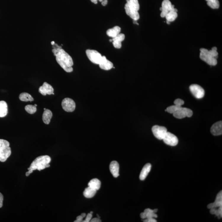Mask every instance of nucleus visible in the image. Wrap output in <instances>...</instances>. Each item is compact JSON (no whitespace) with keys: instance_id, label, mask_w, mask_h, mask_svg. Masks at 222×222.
<instances>
[{"instance_id":"12","label":"nucleus","mask_w":222,"mask_h":222,"mask_svg":"<svg viewBox=\"0 0 222 222\" xmlns=\"http://www.w3.org/2000/svg\"><path fill=\"white\" fill-rule=\"evenodd\" d=\"M38 91L43 96L54 94L53 88L47 82H44L43 86L39 87Z\"/></svg>"},{"instance_id":"25","label":"nucleus","mask_w":222,"mask_h":222,"mask_svg":"<svg viewBox=\"0 0 222 222\" xmlns=\"http://www.w3.org/2000/svg\"><path fill=\"white\" fill-rule=\"evenodd\" d=\"M96 192H97L96 190L88 186L83 191V194L86 198H91L95 196Z\"/></svg>"},{"instance_id":"30","label":"nucleus","mask_w":222,"mask_h":222,"mask_svg":"<svg viewBox=\"0 0 222 222\" xmlns=\"http://www.w3.org/2000/svg\"><path fill=\"white\" fill-rule=\"evenodd\" d=\"M181 107V106H180L178 105L177 104H174V105L168 107L167 108L166 110L168 112L170 113V114H173V113L179 110Z\"/></svg>"},{"instance_id":"23","label":"nucleus","mask_w":222,"mask_h":222,"mask_svg":"<svg viewBox=\"0 0 222 222\" xmlns=\"http://www.w3.org/2000/svg\"><path fill=\"white\" fill-rule=\"evenodd\" d=\"M8 113L7 103L4 101H0V117H5Z\"/></svg>"},{"instance_id":"26","label":"nucleus","mask_w":222,"mask_h":222,"mask_svg":"<svg viewBox=\"0 0 222 222\" xmlns=\"http://www.w3.org/2000/svg\"><path fill=\"white\" fill-rule=\"evenodd\" d=\"M127 5L132 9L138 11L139 9V5L138 0H126Z\"/></svg>"},{"instance_id":"20","label":"nucleus","mask_w":222,"mask_h":222,"mask_svg":"<svg viewBox=\"0 0 222 222\" xmlns=\"http://www.w3.org/2000/svg\"><path fill=\"white\" fill-rule=\"evenodd\" d=\"M152 165L150 163H147L143 168L139 175V179L143 181L145 179L148 174L151 171Z\"/></svg>"},{"instance_id":"1","label":"nucleus","mask_w":222,"mask_h":222,"mask_svg":"<svg viewBox=\"0 0 222 222\" xmlns=\"http://www.w3.org/2000/svg\"><path fill=\"white\" fill-rule=\"evenodd\" d=\"M52 52L56 57L58 64L65 72L67 73L73 72V61L68 53L62 48H54L52 49Z\"/></svg>"},{"instance_id":"2","label":"nucleus","mask_w":222,"mask_h":222,"mask_svg":"<svg viewBox=\"0 0 222 222\" xmlns=\"http://www.w3.org/2000/svg\"><path fill=\"white\" fill-rule=\"evenodd\" d=\"M51 161V158L47 155L39 156L31 164L30 167L28 169V171L26 173V176H29L32 173L33 170H38L41 171L46 168L50 167L49 163Z\"/></svg>"},{"instance_id":"10","label":"nucleus","mask_w":222,"mask_h":222,"mask_svg":"<svg viewBox=\"0 0 222 222\" xmlns=\"http://www.w3.org/2000/svg\"><path fill=\"white\" fill-rule=\"evenodd\" d=\"M62 108L65 112H73L75 109L76 104L73 99L70 98H65L63 99L61 103Z\"/></svg>"},{"instance_id":"32","label":"nucleus","mask_w":222,"mask_h":222,"mask_svg":"<svg viewBox=\"0 0 222 222\" xmlns=\"http://www.w3.org/2000/svg\"><path fill=\"white\" fill-rule=\"evenodd\" d=\"M174 104H177V105H179L180 106H181L184 104V101L182 99L178 98V99H176V100H174Z\"/></svg>"},{"instance_id":"45","label":"nucleus","mask_w":222,"mask_h":222,"mask_svg":"<svg viewBox=\"0 0 222 222\" xmlns=\"http://www.w3.org/2000/svg\"><path fill=\"white\" fill-rule=\"evenodd\" d=\"M97 216L98 217V218H100V217L99 216L98 214H97Z\"/></svg>"},{"instance_id":"3","label":"nucleus","mask_w":222,"mask_h":222,"mask_svg":"<svg viewBox=\"0 0 222 222\" xmlns=\"http://www.w3.org/2000/svg\"><path fill=\"white\" fill-rule=\"evenodd\" d=\"M200 57L202 60L211 66H215L217 64V59L218 57L217 48L213 47L211 50H208L205 48L200 49Z\"/></svg>"},{"instance_id":"16","label":"nucleus","mask_w":222,"mask_h":222,"mask_svg":"<svg viewBox=\"0 0 222 222\" xmlns=\"http://www.w3.org/2000/svg\"><path fill=\"white\" fill-rule=\"evenodd\" d=\"M125 38V35L123 33L118 34V35L113 38L112 41H113V44L114 47L117 49H120L122 46L121 42L124 41Z\"/></svg>"},{"instance_id":"34","label":"nucleus","mask_w":222,"mask_h":222,"mask_svg":"<svg viewBox=\"0 0 222 222\" xmlns=\"http://www.w3.org/2000/svg\"><path fill=\"white\" fill-rule=\"evenodd\" d=\"M144 222H156L157 221L154 218H147L145 219Z\"/></svg>"},{"instance_id":"48","label":"nucleus","mask_w":222,"mask_h":222,"mask_svg":"<svg viewBox=\"0 0 222 222\" xmlns=\"http://www.w3.org/2000/svg\"><path fill=\"white\" fill-rule=\"evenodd\" d=\"M35 106L36 107H37V105L36 104H35Z\"/></svg>"},{"instance_id":"37","label":"nucleus","mask_w":222,"mask_h":222,"mask_svg":"<svg viewBox=\"0 0 222 222\" xmlns=\"http://www.w3.org/2000/svg\"><path fill=\"white\" fill-rule=\"evenodd\" d=\"M91 222H101V220L99 218H94L91 219L90 221Z\"/></svg>"},{"instance_id":"6","label":"nucleus","mask_w":222,"mask_h":222,"mask_svg":"<svg viewBox=\"0 0 222 222\" xmlns=\"http://www.w3.org/2000/svg\"><path fill=\"white\" fill-rule=\"evenodd\" d=\"M160 10L161 11L160 16L163 18L165 17L169 12L173 11L177 12L178 11L177 9L174 8V6L172 5L169 0H164L163 1Z\"/></svg>"},{"instance_id":"31","label":"nucleus","mask_w":222,"mask_h":222,"mask_svg":"<svg viewBox=\"0 0 222 222\" xmlns=\"http://www.w3.org/2000/svg\"><path fill=\"white\" fill-rule=\"evenodd\" d=\"M25 110L30 114H33L37 111L36 107L33 105H27L25 107Z\"/></svg>"},{"instance_id":"14","label":"nucleus","mask_w":222,"mask_h":222,"mask_svg":"<svg viewBox=\"0 0 222 222\" xmlns=\"http://www.w3.org/2000/svg\"><path fill=\"white\" fill-rule=\"evenodd\" d=\"M211 132L214 136H218L222 134V122L219 121L215 123L211 126Z\"/></svg>"},{"instance_id":"19","label":"nucleus","mask_w":222,"mask_h":222,"mask_svg":"<svg viewBox=\"0 0 222 222\" xmlns=\"http://www.w3.org/2000/svg\"><path fill=\"white\" fill-rule=\"evenodd\" d=\"M99 65L100 68L105 70H110L113 67L112 63L107 60L105 56H103L102 61Z\"/></svg>"},{"instance_id":"44","label":"nucleus","mask_w":222,"mask_h":222,"mask_svg":"<svg viewBox=\"0 0 222 222\" xmlns=\"http://www.w3.org/2000/svg\"><path fill=\"white\" fill-rule=\"evenodd\" d=\"M207 1H213V0H206Z\"/></svg>"},{"instance_id":"40","label":"nucleus","mask_w":222,"mask_h":222,"mask_svg":"<svg viewBox=\"0 0 222 222\" xmlns=\"http://www.w3.org/2000/svg\"><path fill=\"white\" fill-rule=\"evenodd\" d=\"M81 216H82L83 218L85 217L86 216V213H81Z\"/></svg>"},{"instance_id":"49","label":"nucleus","mask_w":222,"mask_h":222,"mask_svg":"<svg viewBox=\"0 0 222 222\" xmlns=\"http://www.w3.org/2000/svg\"><path fill=\"white\" fill-rule=\"evenodd\" d=\"M46 109H45V108H44V110H46Z\"/></svg>"},{"instance_id":"8","label":"nucleus","mask_w":222,"mask_h":222,"mask_svg":"<svg viewBox=\"0 0 222 222\" xmlns=\"http://www.w3.org/2000/svg\"><path fill=\"white\" fill-rule=\"evenodd\" d=\"M189 89L192 94L197 99H201L205 96V90L198 84H192L190 86Z\"/></svg>"},{"instance_id":"39","label":"nucleus","mask_w":222,"mask_h":222,"mask_svg":"<svg viewBox=\"0 0 222 222\" xmlns=\"http://www.w3.org/2000/svg\"><path fill=\"white\" fill-rule=\"evenodd\" d=\"M98 0H91V1L93 2L94 4H97L98 3Z\"/></svg>"},{"instance_id":"24","label":"nucleus","mask_w":222,"mask_h":222,"mask_svg":"<svg viewBox=\"0 0 222 222\" xmlns=\"http://www.w3.org/2000/svg\"><path fill=\"white\" fill-rule=\"evenodd\" d=\"M88 186L97 191L101 186V182L97 178H94L89 183Z\"/></svg>"},{"instance_id":"33","label":"nucleus","mask_w":222,"mask_h":222,"mask_svg":"<svg viewBox=\"0 0 222 222\" xmlns=\"http://www.w3.org/2000/svg\"><path fill=\"white\" fill-rule=\"evenodd\" d=\"M92 217V214H91L90 213H89L86 215V218L85 220L82 221L83 222H89L90 221Z\"/></svg>"},{"instance_id":"5","label":"nucleus","mask_w":222,"mask_h":222,"mask_svg":"<svg viewBox=\"0 0 222 222\" xmlns=\"http://www.w3.org/2000/svg\"><path fill=\"white\" fill-rule=\"evenodd\" d=\"M86 52L88 58L93 63L99 65L102 61L103 56L97 51L87 49Z\"/></svg>"},{"instance_id":"29","label":"nucleus","mask_w":222,"mask_h":222,"mask_svg":"<svg viewBox=\"0 0 222 222\" xmlns=\"http://www.w3.org/2000/svg\"><path fill=\"white\" fill-rule=\"evenodd\" d=\"M207 4L209 7L213 9H218L220 6L218 0H213L210 1H207Z\"/></svg>"},{"instance_id":"46","label":"nucleus","mask_w":222,"mask_h":222,"mask_svg":"<svg viewBox=\"0 0 222 222\" xmlns=\"http://www.w3.org/2000/svg\"><path fill=\"white\" fill-rule=\"evenodd\" d=\"M98 1H99L102 2V1H103V0H98Z\"/></svg>"},{"instance_id":"38","label":"nucleus","mask_w":222,"mask_h":222,"mask_svg":"<svg viewBox=\"0 0 222 222\" xmlns=\"http://www.w3.org/2000/svg\"><path fill=\"white\" fill-rule=\"evenodd\" d=\"M108 3L107 0H103L102 2V5L103 6H105L107 5Z\"/></svg>"},{"instance_id":"36","label":"nucleus","mask_w":222,"mask_h":222,"mask_svg":"<svg viewBox=\"0 0 222 222\" xmlns=\"http://www.w3.org/2000/svg\"><path fill=\"white\" fill-rule=\"evenodd\" d=\"M83 218L82 217V216H81V215H79V216H78L77 217V219H76V220L75 221V222H82V221H83Z\"/></svg>"},{"instance_id":"41","label":"nucleus","mask_w":222,"mask_h":222,"mask_svg":"<svg viewBox=\"0 0 222 222\" xmlns=\"http://www.w3.org/2000/svg\"><path fill=\"white\" fill-rule=\"evenodd\" d=\"M137 21L136 20H133V23H134V24H137V25H139V24H138V23H137Z\"/></svg>"},{"instance_id":"21","label":"nucleus","mask_w":222,"mask_h":222,"mask_svg":"<svg viewBox=\"0 0 222 222\" xmlns=\"http://www.w3.org/2000/svg\"><path fill=\"white\" fill-rule=\"evenodd\" d=\"M52 117V113L50 110L46 109L44 110L43 115V120L45 124H49L50 123Z\"/></svg>"},{"instance_id":"17","label":"nucleus","mask_w":222,"mask_h":222,"mask_svg":"<svg viewBox=\"0 0 222 222\" xmlns=\"http://www.w3.org/2000/svg\"><path fill=\"white\" fill-rule=\"evenodd\" d=\"M110 169L111 173L114 177L117 178L119 176V165L117 161H113L110 163Z\"/></svg>"},{"instance_id":"27","label":"nucleus","mask_w":222,"mask_h":222,"mask_svg":"<svg viewBox=\"0 0 222 222\" xmlns=\"http://www.w3.org/2000/svg\"><path fill=\"white\" fill-rule=\"evenodd\" d=\"M20 100L24 102L33 101L34 99L32 96L27 93H22L19 96Z\"/></svg>"},{"instance_id":"22","label":"nucleus","mask_w":222,"mask_h":222,"mask_svg":"<svg viewBox=\"0 0 222 222\" xmlns=\"http://www.w3.org/2000/svg\"><path fill=\"white\" fill-rule=\"evenodd\" d=\"M121 28L118 26H115L114 28L108 30L107 31V35L111 38H114L120 33Z\"/></svg>"},{"instance_id":"9","label":"nucleus","mask_w":222,"mask_h":222,"mask_svg":"<svg viewBox=\"0 0 222 222\" xmlns=\"http://www.w3.org/2000/svg\"><path fill=\"white\" fill-rule=\"evenodd\" d=\"M154 136L159 140H163L167 133L166 128L163 126L155 125L152 128Z\"/></svg>"},{"instance_id":"4","label":"nucleus","mask_w":222,"mask_h":222,"mask_svg":"<svg viewBox=\"0 0 222 222\" xmlns=\"http://www.w3.org/2000/svg\"><path fill=\"white\" fill-rule=\"evenodd\" d=\"M9 143L5 139H0V161L4 162L11 155Z\"/></svg>"},{"instance_id":"11","label":"nucleus","mask_w":222,"mask_h":222,"mask_svg":"<svg viewBox=\"0 0 222 222\" xmlns=\"http://www.w3.org/2000/svg\"><path fill=\"white\" fill-rule=\"evenodd\" d=\"M163 140L166 144L173 147L177 145L178 142V139L176 136L168 132H167Z\"/></svg>"},{"instance_id":"7","label":"nucleus","mask_w":222,"mask_h":222,"mask_svg":"<svg viewBox=\"0 0 222 222\" xmlns=\"http://www.w3.org/2000/svg\"><path fill=\"white\" fill-rule=\"evenodd\" d=\"M193 115L192 110L186 107H181L175 112L173 113V116L178 119H182L186 117H191Z\"/></svg>"},{"instance_id":"42","label":"nucleus","mask_w":222,"mask_h":222,"mask_svg":"<svg viewBox=\"0 0 222 222\" xmlns=\"http://www.w3.org/2000/svg\"><path fill=\"white\" fill-rule=\"evenodd\" d=\"M55 43V42H54V41H52V42H51V44L52 45H54V44Z\"/></svg>"},{"instance_id":"35","label":"nucleus","mask_w":222,"mask_h":222,"mask_svg":"<svg viewBox=\"0 0 222 222\" xmlns=\"http://www.w3.org/2000/svg\"><path fill=\"white\" fill-rule=\"evenodd\" d=\"M3 200H4V196L2 193L0 192V208L3 206Z\"/></svg>"},{"instance_id":"47","label":"nucleus","mask_w":222,"mask_h":222,"mask_svg":"<svg viewBox=\"0 0 222 222\" xmlns=\"http://www.w3.org/2000/svg\"><path fill=\"white\" fill-rule=\"evenodd\" d=\"M90 213H91V214H93V211H91Z\"/></svg>"},{"instance_id":"28","label":"nucleus","mask_w":222,"mask_h":222,"mask_svg":"<svg viewBox=\"0 0 222 222\" xmlns=\"http://www.w3.org/2000/svg\"><path fill=\"white\" fill-rule=\"evenodd\" d=\"M178 14L177 12L173 11L169 12L167 14L165 17L166 18L167 21H169L170 22H173L175 20L177 17Z\"/></svg>"},{"instance_id":"15","label":"nucleus","mask_w":222,"mask_h":222,"mask_svg":"<svg viewBox=\"0 0 222 222\" xmlns=\"http://www.w3.org/2000/svg\"><path fill=\"white\" fill-rule=\"evenodd\" d=\"M157 209L152 210L150 209H147L144 210V212L141 213L140 214V217L142 219L149 218H157V214L155 213L157 211Z\"/></svg>"},{"instance_id":"13","label":"nucleus","mask_w":222,"mask_h":222,"mask_svg":"<svg viewBox=\"0 0 222 222\" xmlns=\"http://www.w3.org/2000/svg\"><path fill=\"white\" fill-rule=\"evenodd\" d=\"M125 9L126 13L133 20L137 21L139 19V12L135 9H132L131 7L126 4L125 6Z\"/></svg>"},{"instance_id":"18","label":"nucleus","mask_w":222,"mask_h":222,"mask_svg":"<svg viewBox=\"0 0 222 222\" xmlns=\"http://www.w3.org/2000/svg\"><path fill=\"white\" fill-rule=\"evenodd\" d=\"M222 206V192L221 191L217 195L215 201L212 203L209 204L207 206L208 209L217 208Z\"/></svg>"},{"instance_id":"43","label":"nucleus","mask_w":222,"mask_h":222,"mask_svg":"<svg viewBox=\"0 0 222 222\" xmlns=\"http://www.w3.org/2000/svg\"><path fill=\"white\" fill-rule=\"evenodd\" d=\"M170 22H169V21H167V23L168 24H170Z\"/></svg>"}]
</instances>
